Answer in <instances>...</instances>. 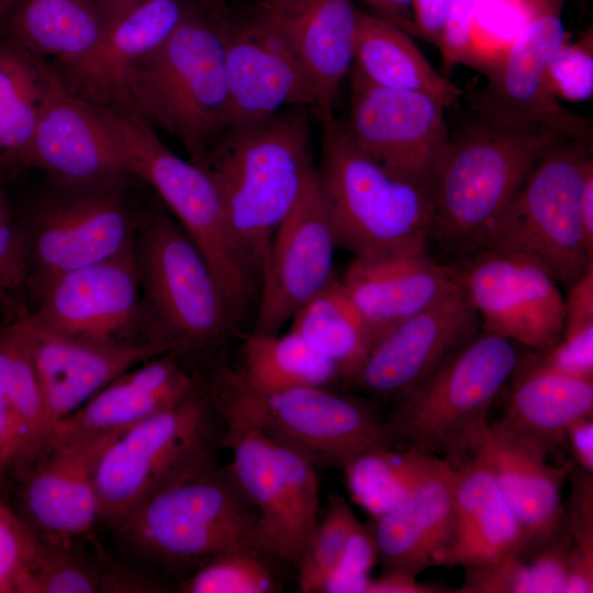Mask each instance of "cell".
Here are the masks:
<instances>
[{"label":"cell","instance_id":"obj_39","mask_svg":"<svg viewBox=\"0 0 593 593\" xmlns=\"http://www.w3.org/2000/svg\"><path fill=\"white\" fill-rule=\"evenodd\" d=\"M89 536L63 541L37 539L31 569L22 593L102 592V547Z\"/></svg>","mask_w":593,"mask_h":593},{"label":"cell","instance_id":"obj_53","mask_svg":"<svg viewBox=\"0 0 593 593\" xmlns=\"http://www.w3.org/2000/svg\"><path fill=\"white\" fill-rule=\"evenodd\" d=\"M566 440L569 441L579 468L589 473L593 472V419L592 416L582 417L573 422L566 430Z\"/></svg>","mask_w":593,"mask_h":593},{"label":"cell","instance_id":"obj_32","mask_svg":"<svg viewBox=\"0 0 593 593\" xmlns=\"http://www.w3.org/2000/svg\"><path fill=\"white\" fill-rule=\"evenodd\" d=\"M528 358H521L512 376V389L501 421L552 451L566 443V430L573 422L592 416L593 378L555 369L536 351Z\"/></svg>","mask_w":593,"mask_h":593},{"label":"cell","instance_id":"obj_16","mask_svg":"<svg viewBox=\"0 0 593 593\" xmlns=\"http://www.w3.org/2000/svg\"><path fill=\"white\" fill-rule=\"evenodd\" d=\"M481 331L462 286L388 329L344 384L396 401L450 360Z\"/></svg>","mask_w":593,"mask_h":593},{"label":"cell","instance_id":"obj_29","mask_svg":"<svg viewBox=\"0 0 593 593\" xmlns=\"http://www.w3.org/2000/svg\"><path fill=\"white\" fill-rule=\"evenodd\" d=\"M264 12L293 49L318 101L332 111L338 87L354 61L357 10L350 0H277Z\"/></svg>","mask_w":593,"mask_h":593},{"label":"cell","instance_id":"obj_7","mask_svg":"<svg viewBox=\"0 0 593 593\" xmlns=\"http://www.w3.org/2000/svg\"><path fill=\"white\" fill-rule=\"evenodd\" d=\"M99 110L133 177L154 189L205 257L239 326L257 304L259 282L237 246L214 182L200 166L174 154L136 112Z\"/></svg>","mask_w":593,"mask_h":593},{"label":"cell","instance_id":"obj_34","mask_svg":"<svg viewBox=\"0 0 593 593\" xmlns=\"http://www.w3.org/2000/svg\"><path fill=\"white\" fill-rule=\"evenodd\" d=\"M5 14L11 42L52 60L87 52L107 29L99 0H15Z\"/></svg>","mask_w":593,"mask_h":593},{"label":"cell","instance_id":"obj_12","mask_svg":"<svg viewBox=\"0 0 593 593\" xmlns=\"http://www.w3.org/2000/svg\"><path fill=\"white\" fill-rule=\"evenodd\" d=\"M130 181L66 184L48 194L25 222L26 287L35 293L52 279L112 257L135 242L141 212Z\"/></svg>","mask_w":593,"mask_h":593},{"label":"cell","instance_id":"obj_59","mask_svg":"<svg viewBox=\"0 0 593 593\" xmlns=\"http://www.w3.org/2000/svg\"><path fill=\"white\" fill-rule=\"evenodd\" d=\"M277 0H261V3H271V2H275Z\"/></svg>","mask_w":593,"mask_h":593},{"label":"cell","instance_id":"obj_30","mask_svg":"<svg viewBox=\"0 0 593 593\" xmlns=\"http://www.w3.org/2000/svg\"><path fill=\"white\" fill-rule=\"evenodd\" d=\"M451 466L454 539L447 568H485L523 556L521 527L493 475L472 454Z\"/></svg>","mask_w":593,"mask_h":593},{"label":"cell","instance_id":"obj_42","mask_svg":"<svg viewBox=\"0 0 593 593\" xmlns=\"http://www.w3.org/2000/svg\"><path fill=\"white\" fill-rule=\"evenodd\" d=\"M527 0H479L470 29V66L490 74L519 34Z\"/></svg>","mask_w":593,"mask_h":593},{"label":"cell","instance_id":"obj_51","mask_svg":"<svg viewBox=\"0 0 593 593\" xmlns=\"http://www.w3.org/2000/svg\"><path fill=\"white\" fill-rule=\"evenodd\" d=\"M564 299V326L561 338L593 331V265L568 287Z\"/></svg>","mask_w":593,"mask_h":593},{"label":"cell","instance_id":"obj_31","mask_svg":"<svg viewBox=\"0 0 593 593\" xmlns=\"http://www.w3.org/2000/svg\"><path fill=\"white\" fill-rule=\"evenodd\" d=\"M49 437L21 320L0 327V488L26 469Z\"/></svg>","mask_w":593,"mask_h":593},{"label":"cell","instance_id":"obj_47","mask_svg":"<svg viewBox=\"0 0 593 593\" xmlns=\"http://www.w3.org/2000/svg\"><path fill=\"white\" fill-rule=\"evenodd\" d=\"M569 474L572 490L569 507H563V530L575 550L593 558L592 473L570 468Z\"/></svg>","mask_w":593,"mask_h":593},{"label":"cell","instance_id":"obj_1","mask_svg":"<svg viewBox=\"0 0 593 593\" xmlns=\"http://www.w3.org/2000/svg\"><path fill=\"white\" fill-rule=\"evenodd\" d=\"M568 138L542 124L470 111L449 127L430 180V244L457 261L483 250L539 159Z\"/></svg>","mask_w":593,"mask_h":593},{"label":"cell","instance_id":"obj_41","mask_svg":"<svg viewBox=\"0 0 593 593\" xmlns=\"http://www.w3.org/2000/svg\"><path fill=\"white\" fill-rule=\"evenodd\" d=\"M359 521L344 495L329 494L324 516L311 533L295 566L301 593H323Z\"/></svg>","mask_w":593,"mask_h":593},{"label":"cell","instance_id":"obj_26","mask_svg":"<svg viewBox=\"0 0 593 593\" xmlns=\"http://www.w3.org/2000/svg\"><path fill=\"white\" fill-rule=\"evenodd\" d=\"M181 358L166 353L126 370L59 422L49 437L110 440L178 404L204 383V378L190 372Z\"/></svg>","mask_w":593,"mask_h":593},{"label":"cell","instance_id":"obj_13","mask_svg":"<svg viewBox=\"0 0 593 593\" xmlns=\"http://www.w3.org/2000/svg\"><path fill=\"white\" fill-rule=\"evenodd\" d=\"M221 445L226 465L258 516L259 547L282 563L298 564L318 522L316 467L254 427H227Z\"/></svg>","mask_w":593,"mask_h":593},{"label":"cell","instance_id":"obj_15","mask_svg":"<svg viewBox=\"0 0 593 593\" xmlns=\"http://www.w3.org/2000/svg\"><path fill=\"white\" fill-rule=\"evenodd\" d=\"M455 265L481 331L533 351H547L561 339L564 298L557 281L536 260L486 248Z\"/></svg>","mask_w":593,"mask_h":593},{"label":"cell","instance_id":"obj_46","mask_svg":"<svg viewBox=\"0 0 593 593\" xmlns=\"http://www.w3.org/2000/svg\"><path fill=\"white\" fill-rule=\"evenodd\" d=\"M27 257L24 235L0 189V296L26 287Z\"/></svg>","mask_w":593,"mask_h":593},{"label":"cell","instance_id":"obj_5","mask_svg":"<svg viewBox=\"0 0 593 593\" xmlns=\"http://www.w3.org/2000/svg\"><path fill=\"white\" fill-rule=\"evenodd\" d=\"M216 0H194L125 80L126 108L177 138L198 160L230 126L225 67L226 13Z\"/></svg>","mask_w":593,"mask_h":593},{"label":"cell","instance_id":"obj_21","mask_svg":"<svg viewBox=\"0 0 593 593\" xmlns=\"http://www.w3.org/2000/svg\"><path fill=\"white\" fill-rule=\"evenodd\" d=\"M22 165L66 184L136 180L99 108L67 89L53 66Z\"/></svg>","mask_w":593,"mask_h":593},{"label":"cell","instance_id":"obj_8","mask_svg":"<svg viewBox=\"0 0 593 593\" xmlns=\"http://www.w3.org/2000/svg\"><path fill=\"white\" fill-rule=\"evenodd\" d=\"M135 251L154 343L183 357L217 348L237 329L205 257L163 208L141 212Z\"/></svg>","mask_w":593,"mask_h":593},{"label":"cell","instance_id":"obj_49","mask_svg":"<svg viewBox=\"0 0 593 593\" xmlns=\"http://www.w3.org/2000/svg\"><path fill=\"white\" fill-rule=\"evenodd\" d=\"M478 1L448 0L445 27L438 46L446 72L459 64L470 66V29Z\"/></svg>","mask_w":593,"mask_h":593},{"label":"cell","instance_id":"obj_19","mask_svg":"<svg viewBox=\"0 0 593 593\" xmlns=\"http://www.w3.org/2000/svg\"><path fill=\"white\" fill-rule=\"evenodd\" d=\"M350 107L344 121L354 142L382 164L430 186L447 145V110L423 92L390 89L350 68Z\"/></svg>","mask_w":593,"mask_h":593},{"label":"cell","instance_id":"obj_54","mask_svg":"<svg viewBox=\"0 0 593 593\" xmlns=\"http://www.w3.org/2000/svg\"><path fill=\"white\" fill-rule=\"evenodd\" d=\"M438 588L417 582L415 575L398 571H383L378 578H370L365 593H433Z\"/></svg>","mask_w":593,"mask_h":593},{"label":"cell","instance_id":"obj_55","mask_svg":"<svg viewBox=\"0 0 593 593\" xmlns=\"http://www.w3.org/2000/svg\"><path fill=\"white\" fill-rule=\"evenodd\" d=\"M373 15L385 20L406 32L418 36L414 19V0H363Z\"/></svg>","mask_w":593,"mask_h":593},{"label":"cell","instance_id":"obj_17","mask_svg":"<svg viewBox=\"0 0 593 593\" xmlns=\"http://www.w3.org/2000/svg\"><path fill=\"white\" fill-rule=\"evenodd\" d=\"M337 248L314 171L273 235L260 276L250 333L278 334L302 306L326 289L335 279Z\"/></svg>","mask_w":593,"mask_h":593},{"label":"cell","instance_id":"obj_22","mask_svg":"<svg viewBox=\"0 0 593 593\" xmlns=\"http://www.w3.org/2000/svg\"><path fill=\"white\" fill-rule=\"evenodd\" d=\"M18 316L41 389L49 435L113 379L168 353L155 343L107 342L61 333L42 325L24 310Z\"/></svg>","mask_w":593,"mask_h":593},{"label":"cell","instance_id":"obj_48","mask_svg":"<svg viewBox=\"0 0 593 593\" xmlns=\"http://www.w3.org/2000/svg\"><path fill=\"white\" fill-rule=\"evenodd\" d=\"M572 548L564 533L553 542L526 558V592H563Z\"/></svg>","mask_w":593,"mask_h":593},{"label":"cell","instance_id":"obj_50","mask_svg":"<svg viewBox=\"0 0 593 593\" xmlns=\"http://www.w3.org/2000/svg\"><path fill=\"white\" fill-rule=\"evenodd\" d=\"M466 578L458 592H526V560L513 556L499 564L466 569Z\"/></svg>","mask_w":593,"mask_h":593},{"label":"cell","instance_id":"obj_2","mask_svg":"<svg viewBox=\"0 0 593 593\" xmlns=\"http://www.w3.org/2000/svg\"><path fill=\"white\" fill-rule=\"evenodd\" d=\"M307 108L228 126L195 161L214 182L246 262L260 276L277 228L312 174Z\"/></svg>","mask_w":593,"mask_h":593},{"label":"cell","instance_id":"obj_36","mask_svg":"<svg viewBox=\"0 0 593 593\" xmlns=\"http://www.w3.org/2000/svg\"><path fill=\"white\" fill-rule=\"evenodd\" d=\"M243 365L234 369L249 387L277 390L294 387H333L340 382L335 365L298 333L242 337Z\"/></svg>","mask_w":593,"mask_h":593},{"label":"cell","instance_id":"obj_3","mask_svg":"<svg viewBox=\"0 0 593 593\" xmlns=\"http://www.w3.org/2000/svg\"><path fill=\"white\" fill-rule=\"evenodd\" d=\"M119 549L157 575L186 579L215 557L258 545V516L213 456L109 526Z\"/></svg>","mask_w":593,"mask_h":593},{"label":"cell","instance_id":"obj_10","mask_svg":"<svg viewBox=\"0 0 593 593\" xmlns=\"http://www.w3.org/2000/svg\"><path fill=\"white\" fill-rule=\"evenodd\" d=\"M217 421L204 381L183 401L108 441L93 467L101 525L119 522L154 491L215 456Z\"/></svg>","mask_w":593,"mask_h":593},{"label":"cell","instance_id":"obj_52","mask_svg":"<svg viewBox=\"0 0 593 593\" xmlns=\"http://www.w3.org/2000/svg\"><path fill=\"white\" fill-rule=\"evenodd\" d=\"M448 0H414V19L418 36L440 44L447 13Z\"/></svg>","mask_w":593,"mask_h":593},{"label":"cell","instance_id":"obj_58","mask_svg":"<svg viewBox=\"0 0 593 593\" xmlns=\"http://www.w3.org/2000/svg\"><path fill=\"white\" fill-rule=\"evenodd\" d=\"M15 0H0V16L5 14Z\"/></svg>","mask_w":593,"mask_h":593},{"label":"cell","instance_id":"obj_43","mask_svg":"<svg viewBox=\"0 0 593 593\" xmlns=\"http://www.w3.org/2000/svg\"><path fill=\"white\" fill-rule=\"evenodd\" d=\"M547 83L560 101L582 102L593 96L592 27L574 42H566L547 70Z\"/></svg>","mask_w":593,"mask_h":593},{"label":"cell","instance_id":"obj_44","mask_svg":"<svg viewBox=\"0 0 593 593\" xmlns=\"http://www.w3.org/2000/svg\"><path fill=\"white\" fill-rule=\"evenodd\" d=\"M36 546V537L0 495V593H22Z\"/></svg>","mask_w":593,"mask_h":593},{"label":"cell","instance_id":"obj_14","mask_svg":"<svg viewBox=\"0 0 593 593\" xmlns=\"http://www.w3.org/2000/svg\"><path fill=\"white\" fill-rule=\"evenodd\" d=\"M562 10L563 0H527L523 29L486 75V86L469 93L467 103L480 114L542 124L592 144V121L563 107L547 83L548 66L567 42Z\"/></svg>","mask_w":593,"mask_h":593},{"label":"cell","instance_id":"obj_4","mask_svg":"<svg viewBox=\"0 0 593 593\" xmlns=\"http://www.w3.org/2000/svg\"><path fill=\"white\" fill-rule=\"evenodd\" d=\"M318 118L316 181L338 248L360 258L429 253L430 186L360 148L332 111Z\"/></svg>","mask_w":593,"mask_h":593},{"label":"cell","instance_id":"obj_33","mask_svg":"<svg viewBox=\"0 0 593 593\" xmlns=\"http://www.w3.org/2000/svg\"><path fill=\"white\" fill-rule=\"evenodd\" d=\"M370 82L390 89L432 96L446 109H455L463 91L427 61L416 44L399 26L372 13L357 10L351 65Z\"/></svg>","mask_w":593,"mask_h":593},{"label":"cell","instance_id":"obj_9","mask_svg":"<svg viewBox=\"0 0 593 593\" xmlns=\"http://www.w3.org/2000/svg\"><path fill=\"white\" fill-rule=\"evenodd\" d=\"M517 344L483 331L436 372L394 401L387 417L398 445L449 463L475 447L493 401L519 361Z\"/></svg>","mask_w":593,"mask_h":593},{"label":"cell","instance_id":"obj_28","mask_svg":"<svg viewBox=\"0 0 593 593\" xmlns=\"http://www.w3.org/2000/svg\"><path fill=\"white\" fill-rule=\"evenodd\" d=\"M370 526L383 571L417 577L445 567L454 539L450 463L437 457L410 495Z\"/></svg>","mask_w":593,"mask_h":593},{"label":"cell","instance_id":"obj_57","mask_svg":"<svg viewBox=\"0 0 593 593\" xmlns=\"http://www.w3.org/2000/svg\"><path fill=\"white\" fill-rule=\"evenodd\" d=\"M145 1L148 0H99L107 21V26L128 10Z\"/></svg>","mask_w":593,"mask_h":593},{"label":"cell","instance_id":"obj_37","mask_svg":"<svg viewBox=\"0 0 593 593\" xmlns=\"http://www.w3.org/2000/svg\"><path fill=\"white\" fill-rule=\"evenodd\" d=\"M51 61L0 41V154L23 164L51 74Z\"/></svg>","mask_w":593,"mask_h":593},{"label":"cell","instance_id":"obj_56","mask_svg":"<svg viewBox=\"0 0 593 593\" xmlns=\"http://www.w3.org/2000/svg\"><path fill=\"white\" fill-rule=\"evenodd\" d=\"M580 209L585 244L589 253L593 255V165L584 177Z\"/></svg>","mask_w":593,"mask_h":593},{"label":"cell","instance_id":"obj_23","mask_svg":"<svg viewBox=\"0 0 593 593\" xmlns=\"http://www.w3.org/2000/svg\"><path fill=\"white\" fill-rule=\"evenodd\" d=\"M225 67L230 126L300 107L318 111L316 93L293 49L262 8L226 18Z\"/></svg>","mask_w":593,"mask_h":593},{"label":"cell","instance_id":"obj_20","mask_svg":"<svg viewBox=\"0 0 593 593\" xmlns=\"http://www.w3.org/2000/svg\"><path fill=\"white\" fill-rule=\"evenodd\" d=\"M110 440L49 437L34 461L3 486L10 491L7 502L37 539L82 538L101 525L93 467Z\"/></svg>","mask_w":593,"mask_h":593},{"label":"cell","instance_id":"obj_18","mask_svg":"<svg viewBox=\"0 0 593 593\" xmlns=\"http://www.w3.org/2000/svg\"><path fill=\"white\" fill-rule=\"evenodd\" d=\"M34 294L37 306L29 313L52 329L97 340L148 343L135 338L142 322L150 336L135 242L112 257L52 279Z\"/></svg>","mask_w":593,"mask_h":593},{"label":"cell","instance_id":"obj_35","mask_svg":"<svg viewBox=\"0 0 593 593\" xmlns=\"http://www.w3.org/2000/svg\"><path fill=\"white\" fill-rule=\"evenodd\" d=\"M291 322V331L335 365L342 383L355 373L377 342L336 278L302 306Z\"/></svg>","mask_w":593,"mask_h":593},{"label":"cell","instance_id":"obj_38","mask_svg":"<svg viewBox=\"0 0 593 593\" xmlns=\"http://www.w3.org/2000/svg\"><path fill=\"white\" fill-rule=\"evenodd\" d=\"M436 458L414 447L395 444L359 455L342 471L351 500L373 519L400 505Z\"/></svg>","mask_w":593,"mask_h":593},{"label":"cell","instance_id":"obj_27","mask_svg":"<svg viewBox=\"0 0 593 593\" xmlns=\"http://www.w3.org/2000/svg\"><path fill=\"white\" fill-rule=\"evenodd\" d=\"M340 282L377 340L462 286L457 266L429 253L355 257Z\"/></svg>","mask_w":593,"mask_h":593},{"label":"cell","instance_id":"obj_40","mask_svg":"<svg viewBox=\"0 0 593 593\" xmlns=\"http://www.w3.org/2000/svg\"><path fill=\"white\" fill-rule=\"evenodd\" d=\"M277 559L260 547L224 552L177 583L182 593H273L281 580Z\"/></svg>","mask_w":593,"mask_h":593},{"label":"cell","instance_id":"obj_25","mask_svg":"<svg viewBox=\"0 0 593 593\" xmlns=\"http://www.w3.org/2000/svg\"><path fill=\"white\" fill-rule=\"evenodd\" d=\"M193 2H142L111 22L87 52L49 61L65 87L83 100L99 108H126L130 68L174 32Z\"/></svg>","mask_w":593,"mask_h":593},{"label":"cell","instance_id":"obj_6","mask_svg":"<svg viewBox=\"0 0 593 593\" xmlns=\"http://www.w3.org/2000/svg\"><path fill=\"white\" fill-rule=\"evenodd\" d=\"M204 380L224 428H257L316 468L342 470L366 451L395 445L387 418L361 399L332 387L258 390L226 367Z\"/></svg>","mask_w":593,"mask_h":593},{"label":"cell","instance_id":"obj_24","mask_svg":"<svg viewBox=\"0 0 593 593\" xmlns=\"http://www.w3.org/2000/svg\"><path fill=\"white\" fill-rule=\"evenodd\" d=\"M539 440L502 421L485 423L470 452L493 475L514 514L528 557L559 538L563 530L561 490L570 465L553 466Z\"/></svg>","mask_w":593,"mask_h":593},{"label":"cell","instance_id":"obj_45","mask_svg":"<svg viewBox=\"0 0 593 593\" xmlns=\"http://www.w3.org/2000/svg\"><path fill=\"white\" fill-rule=\"evenodd\" d=\"M378 551L370 525L359 523L323 593H365Z\"/></svg>","mask_w":593,"mask_h":593},{"label":"cell","instance_id":"obj_11","mask_svg":"<svg viewBox=\"0 0 593 593\" xmlns=\"http://www.w3.org/2000/svg\"><path fill=\"white\" fill-rule=\"evenodd\" d=\"M592 165V144L568 138L551 147L497 220L484 249L528 256L558 284L570 287L593 265L580 209Z\"/></svg>","mask_w":593,"mask_h":593}]
</instances>
